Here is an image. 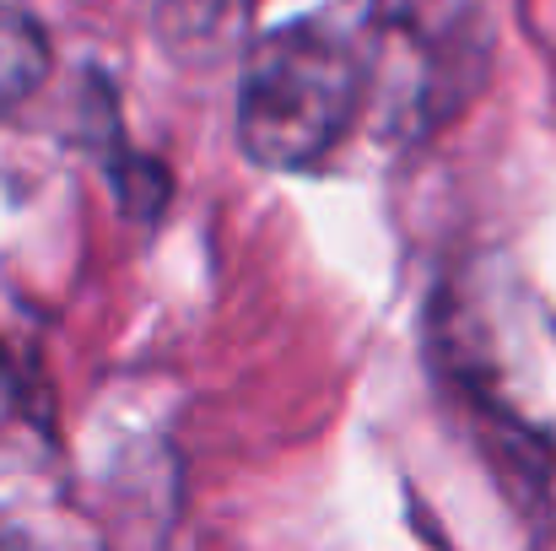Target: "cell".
Instances as JSON below:
<instances>
[{"instance_id": "cell-2", "label": "cell", "mask_w": 556, "mask_h": 551, "mask_svg": "<svg viewBox=\"0 0 556 551\" xmlns=\"http://www.w3.org/2000/svg\"><path fill=\"white\" fill-rule=\"evenodd\" d=\"M49 71V43H43V27L16 5V0H0V114L16 109Z\"/></svg>"}, {"instance_id": "cell-1", "label": "cell", "mask_w": 556, "mask_h": 551, "mask_svg": "<svg viewBox=\"0 0 556 551\" xmlns=\"http://www.w3.org/2000/svg\"><path fill=\"white\" fill-rule=\"evenodd\" d=\"M363 92L368 65L352 33L325 16L287 22L243 60L238 147L260 168H308L346 136Z\"/></svg>"}]
</instances>
